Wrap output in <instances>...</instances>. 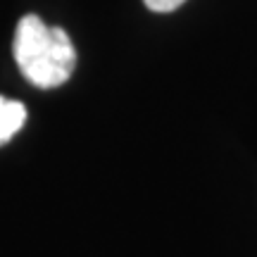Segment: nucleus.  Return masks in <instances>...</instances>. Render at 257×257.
I'll return each mask as SVG.
<instances>
[{
	"mask_svg": "<svg viewBox=\"0 0 257 257\" xmlns=\"http://www.w3.org/2000/svg\"><path fill=\"white\" fill-rule=\"evenodd\" d=\"M15 60L27 81L55 88L72 76L76 50L62 29L48 27L36 15H24L15 31Z\"/></svg>",
	"mask_w": 257,
	"mask_h": 257,
	"instance_id": "nucleus-1",
	"label": "nucleus"
},
{
	"mask_svg": "<svg viewBox=\"0 0 257 257\" xmlns=\"http://www.w3.org/2000/svg\"><path fill=\"white\" fill-rule=\"evenodd\" d=\"M27 121V107L19 100H10L0 95V146L8 143Z\"/></svg>",
	"mask_w": 257,
	"mask_h": 257,
	"instance_id": "nucleus-2",
	"label": "nucleus"
},
{
	"mask_svg": "<svg viewBox=\"0 0 257 257\" xmlns=\"http://www.w3.org/2000/svg\"><path fill=\"white\" fill-rule=\"evenodd\" d=\"M146 3L148 10H153V12H174L176 8H181L186 0H143Z\"/></svg>",
	"mask_w": 257,
	"mask_h": 257,
	"instance_id": "nucleus-3",
	"label": "nucleus"
}]
</instances>
